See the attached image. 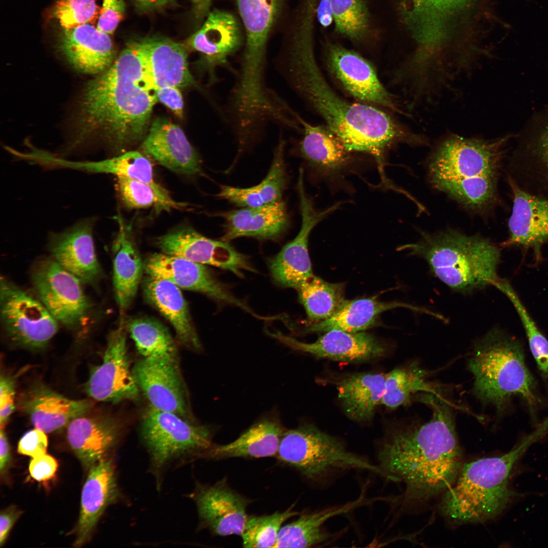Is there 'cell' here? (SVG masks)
<instances>
[{"mask_svg":"<svg viewBox=\"0 0 548 548\" xmlns=\"http://www.w3.org/2000/svg\"><path fill=\"white\" fill-rule=\"evenodd\" d=\"M420 401L432 412L427 422H414L390 433L378 452V465L390 481L405 486L403 504L426 502L442 495L456 480L463 454L451 404L427 393Z\"/></svg>","mask_w":548,"mask_h":548,"instance_id":"1","label":"cell"},{"mask_svg":"<svg viewBox=\"0 0 548 548\" xmlns=\"http://www.w3.org/2000/svg\"><path fill=\"white\" fill-rule=\"evenodd\" d=\"M157 101L140 43L130 41L112 65L85 86L71 147L97 137L114 151L125 152L146 136Z\"/></svg>","mask_w":548,"mask_h":548,"instance_id":"2","label":"cell"},{"mask_svg":"<svg viewBox=\"0 0 548 548\" xmlns=\"http://www.w3.org/2000/svg\"><path fill=\"white\" fill-rule=\"evenodd\" d=\"M289 45L285 67L293 88L349 151L371 155L382 163L392 147L420 143V134L381 109L350 102L336 93L316 60L311 36L294 35Z\"/></svg>","mask_w":548,"mask_h":548,"instance_id":"3","label":"cell"},{"mask_svg":"<svg viewBox=\"0 0 548 548\" xmlns=\"http://www.w3.org/2000/svg\"><path fill=\"white\" fill-rule=\"evenodd\" d=\"M512 138L445 135L428 158L430 184L471 211H490L499 200L498 182Z\"/></svg>","mask_w":548,"mask_h":548,"instance_id":"4","label":"cell"},{"mask_svg":"<svg viewBox=\"0 0 548 548\" xmlns=\"http://www.w3.org/2000/svg\"><path fill=\"white\" fill-rule=\"evenodd\" d=\"M543 433L540 427L506 454L463 463L454 482L442 495L439 505L442 515L460 525L484 523L501 514L517 496L509 487L513 466Z\"/></svg>","mask_w":548,"mask_h":548,"instance_id":"5","label":"cell"},{"mask_svg":"<svg viewBox=\"0 0 548 548\" xmlns=\"http://www.w3.org/2000/svg\"><path fill=\"white\" fill-rule=\"evenodd\" d=\"M424 260L430 271L456 292L471 293L501 279L500 249L491 240L455 230L422 233L416 243L399 248Z\"/></svg>","mask_w":548,"mask_h":548,"instance_id":"6","label":"cell"},{"mask_svg":"<svg viewBox=\"0 0 548 548\" xmlns=\"http://www.w3.org/2000/svg\"><path fill=\"white\" fill-rule=\"evenodd\" d=\"M474 376L473 391L482 402L501 410L514 396L532 407L537 401L535 383L519 341L498 329L476 340L468 361Z\"/></svg>","mask_w":548,"mask_h":548,"instance_id":"7","label":"cell"},{"mask_svg":"<svg viewBox=\"0 0 548 548\" xmlns=\"http://www.w3.org/2000/svg\"><path fill=\"white\" fill-rule=\"evenodd\" d=\"M276 457L305 478L318 483L351 470L368 471L389 479L378 465L349 451L338 439L312 424L284 431Z\"/></svg>","mask_w":548,"mask_h":548,"instance_id":"8","label":"cell"},{"mask_svg":"<svg viewBox=\"0 0 548 548\" xmlns=\"http://www.w3.org/2000/svg\"><path fill=\"white\" fill-rule=\"evenodd\" d=\"M141 432L157 468L183 455L203 456L213 446L211 432L208 427L150 405L143 414Z\"/></svg>","mask_w":548,"mask_h":548,"instance_id":"9","label":"cell"},{"mask_svg":"<svg viewBox=\"0 0 548 548\" xmlns=\"http://www.w3.org/2000/svg\"><path fill=\"white\" fill-rule=\"evenodd\" d=\"M1 316L5 332L15 344L44 348L56 333L58 322L39 299L1 277Z\"/></svg>","mask_w":548,"mask_h":548,"instance_id":"10","label":"cell"},{"mask_svg":"<svg viewBox=\"0 0 548 548\" xmlns=\"http://www.w3.org/2000/svg\"><path fill=\"white\" fill-rule=\"evenodd\" d=\"M32 282L38 299L58 322L74 328L86 318L90 304L82 283L53 258L37 265Z\"/></svg>","mask_w":548,"mask_h":548,"instance_id":"11","label":"cell"},{"mask_svg":"<svg viewBox=\"0 0 548 548\" xmlns=\"http://www.w3.org/2000/svg\"><path fill=\"white\" fill-rule=\"evenodd\" d=\"M303 176L302 173L298 174L297 185L301 215L300 229L269 263L271 276L278 284L296 289L314 275L308 251L312 230L342 204L338 202L324 210H317L305 191Z\"/></svg>","mask_w":548,"mask_h":548,"instance_id":"12","label":"cell"},{"mask_svg":"<svg viewBox=\"0 0 548 548\" xmlns=\"http://www.w3.org/2000/svg\"><path fill=\"white\" fill-rule=\"evenodd\" d=\"M123 324L108 337L101 364L93 367L85 384V391L93 399L118 403L133 400L140 390L130 369Z\"/></svg>","mask_w":548,"mask_h":548,"instance_id":"13","label":"cell"},{"mask_svg":"<svg viewBox=\"0 0 548 548\" xmlns=\"http://www.w3.org/2000/svg\"><path fill=\"white\" fill-rule=\"evenodd\" d=\"M325 56L330 73L351 95L363 103L403 113L394 96L380 81L373 66L360 54L330 44Z\"/></svg>","mask_w":548,"mask_h":548,"instance_id":"14","label":"cell"},{"mask_svg":"<svg viewBox=\"0 0 548 548\" xmlns=\"http://www.w3.org/2000/svg\"><path fill=\"white\" fill-rule=\"evenodd\" d=\"M530 126L509 157L507 177L548 201V111L535 117Z\"/></svg>","mask_w":548,"mask_h":548,"instance_id":"15","label":"cell"},{"mask_svg":"<svg viewBox=\"0 0 548 548\" xmlns=\"http://www.w3.org/2000/svg\"><path fill=\"white\" fill-rule=\"evenodd\" d=\"M132 372L149 405L193 422L187 388L179 362L143 358L135 364Z\"/></svg>","mask_w":548,"mask_h":548,"instance_id":"16","label":"cell"},{"mask_svg":"<svg viewBox=\"0 0 548 548\" xmlns=\"http://www.w3.org/2000/svg\"><path fill=\"white\" fill-rule=\"evenodd\" d=\"M161 252L228 270L242 277L243 271H255L247 257L228 242L202 235L193 228L184 227L158 237L155 243Z\"/></svg>","mask_w":548,"mask_h":548,"instance_id":"17","label":"cell"},{"mask_svg":"<svg viewBox=\"0 0 548 548\" xmlns=\"http://www.w3.org/2000/svg\"><path fill=\"white\" fill-rule=\"evenodd\" d=\"M144 263V271L147 275L167 280L179 288L201 293L219 302L241 307L256 316L251 309L233 295L206 265L162 252L151 255Z\"/></svg>","mask_w":548,"mask_h":548,"instance_id":"18","label":"cell"},{"mask_svg":"<svg viewBox=\"0 0 548 548\" xmlns=\"http://www.w3.org/2000/svg\"><path fill=\"white\" fill-rule=\"evenodd\" d=\"M93 217L82 219L64 230L52 232L48 247L52 258L82 283L92 284L101 276L93 236Z\"/></svg>","mask_w":548,"mask_h":548,"instance_id":"19","label":"cell"},{"mask_svg":"<svg viewBox=\"0 0 548 548\" xmlns=\"http://www.w3.org/2000/svg\"><path fill=\"white\" fill-rule=\"evenodd\" d=\"M296 117L303 130L298 154L312 175L329 183L344 179L354 163L352 152L326 125H314Z\"/></svg>","mask_w":548,"mask_h":548,"instance_id":"20","label":"cell"},{"mask_svg":"<svg viewBox=\"0 0 548 548\" xmlns=\"http://www.w3.org/2000/svg\"><path fill=\"white\" fill-rule=\"evenodd\" d=\"M512 209L508 219L507 238L502 247L532 249L537 255L548 244V201L530 193L507 177Z\"/></svg>","mask_w":548,"mask_h":548,"instance_id":"21","label":"cell"},{"mask_svg":"<svg viewBox=\"0 0 548 548\" xmlns=\"http://www.w3.org/2000/svg\"><path fill=\"white\" fill-rule=\"evenodd\" d=\"M195 499L204 528L218 536L241 535L251 501L233 490L226 478L212 486H199Z\"/></svg>","mask_w":548,"mask_h":548,"instance_id":"22","label":"cell"},{"mask_svg":"<svg viewBox=\"0 0 548 548\" xmlns=\"http://www.w3.org/2000/svg\"><path fill=\"white\" fill-rule=\"evenodd\" d=\"M315 341L306 343L281 333L271 336L296 351L334 361L358 363L383 356L384 345L371 334L333 329Z\"/></svg>","mask_w":548,"mask_h":548,"instance_id":"23","label":"cell"},{"mask_svg":"<svg viewBox=\"0 0 548 548\" xmlns=\"http://www.w3.org/2000/svg\"><path fill=\"white\" fill-rule=\"evenodd\" d=\"M56 45L68 63L85 74H99L114 61L116 51L110 35L86 23L65 29L61 27Z\"/></svg>","mask_w":548,"mask_h":548,"instance_id":"24","label":"cell"},{"mask_svg":"<svg viewBox=\"0 0 548 548\" xmlns=\"http://www.w3.org/2000/svg\"><path fill=\"white\" fill-rule=\"evenodd\" d=\"M242 30L238 21L231 13L214 9L210 12L199 29L188 39L191 48L201 55V62L215 80V70L226 66L229 57L242 44Z\"/></svg>","mask_w":548,"mask_h":548,"instance_id":"25","label":"cell"},{"mask_svg":"<svg viewBox=\"0 0 548 548\" xmlns=\"http://www.w3.org/2000/svg\"><path fill=\"white\" fill-rule=\"evenodd\" d=\"M142 153L178 174L195 175L201 172V162L184 131L163 118L151 125L142 141Z\"/></svg>","mask_w":548,"mask_h":548,"instance_id":"26","label":"cell"},{"mask_svg":"<svg viewBox=\"0 0 548 548\" xmlns=\"http://www.w3.org/2000/svg\"><path fill=\"white\" fill-rule=\"evenodd\" d=\"M235 1L246 33L241 68L257 75L264 71L267 41L284 0Z\"/></svg>","mask_w":548,"mask_h":548,"instance_id":"27","label":"cell"},{"mask_svg":"<svg viewBox=\"0 0 548 548\" xmlns=\"http://www.w3.org/2000/svg\"><path fill=\"white\" fill-rule=\"evenodd\" d=\"M139 40L148 78L155 90L196 85L188 67L187 50L183 44L162 37Z\"/></svg>","mask_w":548,"mask_h":548,"instance_id":"28","label":"cell"},{"mask_svg":"<svg viewBox=\"0 0 548 548\" xmlns=\"http://www.w3.org/2000/svg\"><path fill=\"white\" fill-rule=\"evenodd\" d=\"M224 220L221 240L229 242L241 237L276 240L290 225V216L283 200L260 207H244L217 214Z\"/></svg>","mask_w":548,"mask_h":548,"instance_id":"29","label":"cell"},{"mask_svg":"<svg viewBox=\"0 0 548 548\" xmlns=\"http://www.w3.org/2000/svg\"><path fill=\"white\" fill-rule=\"evenodd\" d=\"M88 400H73L47 387L37 384L25 393L20 401L21 409L32 424L45 433L58 430L91 407Z\"/></svg>","mask_w":548,"mask_h":548,"instance_id":"30","label":"cell"},{"mask_svg":"<svg viewBox=\"0 0 548 548\" xmlns=\"http://www.w3.org/2000/svg\"><path fill=\"white\" fill-rule=\"evenodd\" d=\"M117 491L111 460L103 458L89 468L82 491L75 546H81L89 539L105 509L116 499Z\"/></svg>","mask_w":548,"mask_h":548,"instance_id":"31","label":"cell"},{"mask_svg":"<svg viewBox=\"0 0 548 548\" xmlns=\"http://www.w3.org/2000/svg\"><path fill=\"white\" fill-rule=\"evenodd\" d=\"M143 292L147 300L172 325L180 342L192 351H201L200 339L180 288L167 280L147 275Z\"/></svg>","mask_w":548,"mask_h":548,"instance_id":"32","label":"cell"},{"mask_svg":"<svg viewBox=\"0 0 548 548\" xmlns=\"http://www.w3.org/2000/svg\"><path fill=\"white\" fill-rule=\"evenodd\" d=\"M119 433L118 423L107 416L82 415L67 427V439L77 457L86 468H90L114 447Z\"/></svg>","mask_w":548,"mask_h":548,"instance_id":"33","label":"cell"},{"mask_svg":"<svg viewBox=\"0 0 548 548\" xmlns=\"http://www.w3.org/2000/svg\"><path fill=\"white\" fill-rule=\"evenodd\" d=\"M119 230L113 243V286L116 300L123 313L131 304L141 281L143 262L131 233L122 219L117 216Z\"/></svg>","mask_w":548,"mask_h":548,"instance_id":"34","label":"cell"},{"mask_svg":"<svg viewBox=\"0 0 548 548\" xmlns=\"http://www.w3.org/2000/svg\"><path fill=\"white\" fill-rule=\"evenodd\" d=\"M283 428L276 418H263L226 444L213 445L203 456L211 459H246L276 456Z\"/></svg>","mask_w":548,"mask_h":548,"instance_id":"35","label":"cell"},{"mask_svg":"<svg viewBox=\"0 0 548 548\" xmlns=\"http://www.w3.org/2000/svg\"><path fill=\"white\" fill-rule=\"evenodd\" d=\"M396 307H405L415 312L433 316L435 313L429 310L405 303L384 302L371 297L346 300L339 310L330 318L308 326L309 332H326L337 329L350 332L362 331L373 326L382 313Z\"/></svg>","mask_w":548,"mask_h":548,"instance_id":"36","label":"cell"},{"mask_svg":"<svg viewBox=\"0 0 548 548\" xmlns=\"http://www.w3.org/2000/svg\"><path fill=\"white\" fill-rule=\"evenodd\" d=\"M285 148V141L280 139L269 171L260 183L248 188L221 185L217 196L241 208L260 207L282 201L288 183Z\"/></svg>","mask_w":548,"mask_h":548,"instance_id":"37","label":"cell"},{"mask_svg":"<svg viewBox=\"0 0 548 548\" xmlns=\"http://www.w3.org/2000/svg\"><path fill=\"white\" fill-rule=\"evenodd\" d=\"M361 505L359 499L312 512H305L281 527L274 547H310L324 544L332 536L324 529L331 518L350 512Z\"/></svg>","mask_w":548,"mask_h":548,"instance_id":"38","label":"cell"},{"mask_svg":"<svg viewBox=\"0 0 548 548\" xmlns=\"http://www.w3.org/2000/svg\"><path fill=\"white\" fill-rule=\"evenodd\" d=\"M386 374L356 373L337 383L338 397L346 415L350 419L362 422L372 418L376 407L381 403Z\"/></svg>","mask_w":548,"mask_h":548,"instance_id":"39","label":"cell"},{"mask_svg":"<svg viewBox=\"0 0 548 548\" xmlns=\"http://www.w3.org/2000/svg\"><path fill=\"white\" fill-rule=\"evenodd\" d=\"M75 170L90 173L110 174L136 180L150 185L164 200L176 209L183 208L184 203L174 200L168 192L154 178L152 165L148 157L135 151H128L100 161H75Z\"/></svg>","mask_w":548,"mask_h":548,"instance_id":"40","label":"cell"},{"mask_svg":"<svg viewBox=\"0 0 548 548\" xmlns=\"http://www.w3.org/2000/svg\"><path fill=\"white\" fill-rule=\"evenodd\" d=\"M429 374L417 361L393 369L386 374L385 391L381 404L394 409L409 404L412 395L417 392L440 394L439 386L427 380Z\"/></svg>","mask_w":548,"mask_h":548,"instance_id":"41","label":"cell"},{"mask_svg":"<svg viewBox=\"0 0 548 548\" xmlns=\"http://www.w3.org/2000/svg\"><path fill=\"white\" fill-rule=\"evenodd\" d=\"M126 329L143 358L179 362L175 341L161 322L149 317L134 318L128 322Z\"/></svg>","mask_w":548,"mask_h":548,"instance_id":"42","label":"cell"},{"mask_svg":"<svg viewBox=\"0 0 548 548\" xmlns=\"http://www.w3.org/2000/svg\"><path fill=\"white\" fill-rule=\"evenodd\" d=\"M296 289L312 323L330 318L346 301L344 284L329 283L314 275Z\"/></svg>","mask_w":548,"mask_h":548,"instance_id":"43","label":"cell"},{"mask_svg":"<svg viewBox=\"0 0 548 548\" xmlns=\"http://www.w3.org/2000/svg\"><path fill=\"white\" fill-rule=\"evenodd\" d=\"M293 505L283 512L263 516H248L241 537L244 547H274L282 524L299 512Z\"/></svg>","mask_w":548,"mask_h":548,"instance_id":"44","label":"cell"},{"mask_svg":"<svg viewBox=\"0 0 548 548\" xmlns=\"http://www.w3.org/2000/svg\"><path fill=\"white\" fill-rule=\"evenodd\" d=\"M497 288L512 303L527 335L531 352L541 372L548 375V340L540 332L510 283L502 279Z\"/></svg>","mask_w":548,"mask_h":548,"instance_id":"45","label":"cell"},{"mask_svg":"<svg viewBox=\"0 0 548 548\" xmlns=\"http://www.w3.org/2000/svg\"><path fill=\"white\" fill-rule=\"evenodd\" d=\"M335 28L349 38H363L369 26L367 8L364 0H331Z\"/></svg>","mask_w":548,"mask_h":548,"instance_id":"46","label":"cell"},{"mask_svg":"<svg viewBox=\"0 0 548 548\" xmlns=\"http://www.w3.org/2000/svg\"><path fill=\"white\" fill-rule=\"evenodd\" d=\"M116 189L119 197L127 207L133 209L155 207L159 210L176 209L163 199L149 184L123 176H117Z\"/></svg>","mask_w":548,"mask_h":548,"instance_id":"47","label":"cell"},{"mask_svg":"<svg viewBox=\"0 0 548 548\" xmlns=\"http://www.w3.org/2000/svg\"><path fill=\"white\" fill-rule=\"evenodd\" d=\"M96 1L55 0L51 9L50 15L63 28L70 29L83 24H91L100 14V10Z\"/></svg>","mask_w":548,"mask_h":548,"instance_id":"48","label":"cell"},{"mask_svg":"<svg viewBox=\"0 0 548 548\" xmlns=\"http://www.w3.org/2000/svg\"><path fill=\"white\" fill-rule=\"evenodd\" d=\"M125 13L123 0H103L97 27L110 35L113 34Z\"/></svg>","mask_w":548,"mask_h":548,"instance_id":"49","label":"cell"},{"mask_svg":"<svg viewBox=\"0 0 548 548\" xmlns=\"http://www.w3.org/2000/svg\"><path fill=\"white\" fill-rule=\"evenodd\" d=\"M48 438L45 432L35 428L26 432L18 444V452L35 458L46 454Z\"/></svg>","mask_w":548,"mask_h":548,"instance_id":"50","label":"cell"},{"mask_svg":"<svg viewBox=\"0 0 548 548\" xmlns=\"http://www.w3.org/2000/svg\"><path fill=\"white\" fill-rule=\"evenodd\" d=\"M15 381L2 374L0 378V424L3 427L15 409Z\"/></svg>","mask_w":548,"mask_h":548,"instance_id":"51","label":"cell"},{"mask_svg":"<svg viewBox=\"0 0 548 548\" xmlns=\"http://www.w3.org/2000/svg\"><path fill=\"white\" fill-rule=\"evenodd\" d=\"M57 467L56 460L52 456L45 454L32 458L29 465V471L33 479L41 482L52 478Z\"/></svg>","mask_w":548,"mask_h":548,"instance_id":"52","label":"cell"},{"mask_svg":"<svg viewBox=\"0 0 548 548\" xmlns=\"http://www.w3.org/2000/svg\"><path fill=\"white\" fill-rule=\"evenodd\" d=\"M155 93L158 101L168 108L177 116L183 117L184 102L179 88L162 87L155 90Z\"/></svg>","mask_w":548,"mask_h":548,"instance_id":"53","label":"cell"},{"mask_svg":"<svg viewBox=\"0 0 548 548\" xmlns=\"http://www.w3.org/2000/svg\"><path fill=\"white\" fill-rule=\"evenodd\" d=\"M22 513V511L12 505L1 512L0 515V544L3 545L7 540L13 526Z\"/></svg>","mask_w":548,"mask_h":548,"instance_id":"54","label":"cell"},{"mask_svg":"<svg viewBox=\"0 0 548 548\" xmlns=\"http://www.w3.org/2000/svg\"><path fill=\"white\" fill-rule=\"evenodd\" d=\"M139 12L151 13L174 6L176 0H130Z\"/></svg>","mask_w":548,"mask_h":548,"instance_id":"55","label":"cell"},{"mask_svg":"<svg viewBox=\"0 0 548 548\" xmlns=\"http://www.w3.org/2000/svg\"><path fill=\"white\" fill-rule=\"evenodd\" d=\"M11 460L10 446L6 433L2 427L0 431V472L6 473Z\"/></svg>","mask_w":548,"mask_h":548,"instance_id":"56","label":"cell"},{"mask_svg":"<svg viewBox=\"0 0 548 548\" xmlns=\"http://www.w3.org/2000/svg\"><path fill=\"white\" fill-rule=\"evenodd\" d=\"M316 12L318 20L322 26L326 27L330 25L333 20L331 0H320Z\"/></svg>","mask_w":548,"mask_h":548,"instance_id":"57","label":"cell"},{"mask_svg":"<svg viewBox=\"0 0 548 548\" xmlns=\"http://www.w3.org/2000/svg\"><path fill=\"white\" fill-rule=\"evenodd\" d=\"M431 4L438 7L450 6L458 3L460 0H428Z\"/></svg>","mask_w":548,"mask_h":548,"instance_id":"58","label":"cell"}]
</instances>
